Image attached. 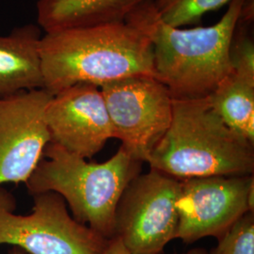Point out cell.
<instances>
[{
  "label": "cell",
  "instance_id": "cell-19",
  "mask_svg": "<svg viewBox=\"0 0 254 254\" xmlns=\"http://www.w3.org/2000/svg\"><path fill=\"white\" fill-rule=\"evenodd\" d=\"M9 254H28L27 253H26L25 251H23L22 249H20L18 247H13L12 249H11V251L9 252Z\"/></svg>",
  "mask_w": 254,
  "mask_h": 254
},
{
  "label": "cell",
  "instance_id": "cell-6",
  "mask_svg": "<svg viewBox=\"0 0 254 254\" xmlns=\"http://www.w3.org/2000/svg\"><path fill=\"white\" fill-rule=\"evenodd\" d=\"M99 88L121 149L134 160L148 162L172 123L171 91L153 75L130 76Z\"/></svg>",
  "mask_w": 254,
  "mask_h": 254
},
{
  "label": "cell",
  "instance_id": "cell-7",
  "mask_svg": "<svg viewBox=\"0 0 254 254\" xmlns=\"http://www.w3.org/2000/svg\"><path fill=\"white\" fill-rule=\"evenodd\" d=\"M181 180L151 170L124 191L115 215L114 237L130 254H161L176 239Z\"/></svg>",
  "mask_w": 254,
  "mask_h": 254
},
{
  "label": "cell",
  "instance_id": "cell-17",
  "mask_svg": "<svg viewBox=\"0 0 254 254\" xmlns=\"http://www.w3.org/2000/svg\"><path fill=\"white\" fill-rule=\"evenodd\" d=\"M102 254H130L123 245L118 237H113L109 240V245Z\"/></svg>",
  "mask_w": 254,
  "mask_h": 254
},
{
  "label": "cell",
  "instance_id": "cell-12",
  "mask_svg": "<svg viewBox=\"0 0 254 254\" xmlns=\"http://www.w3.org/2000/svg\"><path fill=\"white\" fill-rule=\"evenodd\" d=\"M148 0H38L37 21L46 33L125 22Z\"/></svg>",
  "mask_w": 254,
  "mask_h": 254
},
{
  "label": "cell",
  "instance_id": "cell-1",
  "mask_svg": "<svg viewBox=\"0 0 254 254\" xmlns=\"http://www.w3.org/2000/svg\"><path fill=\"white\" fill-rule=\"evenodd\" d=\"M243 2L232 0L224 15L209 27H171L160 19L153 0L139 5L126 22L150 40L154 77L174 99L203 98L232 73L229 47Z\"/></svg>",
  "mask_w": 254,
  "mask_h": 254
},
{
  "label": "cell",
  "instance_id": "cell-8",
  "mask_svg": "<svg viewBox=\"0 0 254 254\" xmlns=\"http://www.w3.org/2000/svg\"><path fill=\"white\" fill-rule=\"evenodd\" d=\"M254 177L209 176L181 180L176 239L192 244L223 236L239 218L254 212Z\"/></svg>",
  "mask_w": 254,
  "mask_h": 254
},
{
  "label": "cell",
  "instance_id": "cell-5",
  "mask_svg": "<svg viewBox=\"0 0 254 254\" xmlns=\"http://www.w3.org/2000/svg\"><path fill=\"white\" fill-rule=\"evenodd\" d=\"M29 215L14 213L16 201L0 187V245L28 254H102L109 240L70 216L64 198L47 191L33 195Z\"/></svg>",
  "mask_w": 254,
  "mask_h": 254
},
{
  "label": "cell",
  "instance_id": "cell-10",
  "mask_svg": "<svg viewBox=\"0 0 254 254\" xmlns=\"http://www.w3.org/2000/svg\"><path fill=\"white\" fill-rule=\"evenodd\" d=\"M50 142L84 159L98 154L113 138L100 88L80 83L54 94L45 111Z\"/></svg>",
  "mask_w": 254,
  "mask_h": 254
},
{
  "label": "cell",
  "instance_id": "cell-16",
  "mask_svg": "<svg viewBox=\"0 0 254 254\" xmlns=\"http://www.w3.org/2000/svg\"><path fill=\"white\" fill-rule=\"evenodd\" d=\"M209 254H254V214L249 212L218 238Z\"/></svg>",
  "mask_w": 254,
  "mask_h": 254
},
{
  "label": "cell",
  "instance_id": "cell-13",
  "mask_svg": "<svg viewBox=\"0 0 254 254\" xmlns=\"http://www.w3.org/2000/svg\"><path fill=\"white\" fill-rule=\"evenodd\" d=\"M206 100L231 130L254 144V80L232 72Z\"/></svg>",
  "mask_w": 254,
  "mask_h": 254
},
{
  "label": "cell",
  "instance_id": "cell-9",
  "mask_svg": "<svg viewBox=\"0 0 254 254\" xmlns=\"http://www.w3.org/2000/svg\"><path fill=\"white\" fill-rule=\"evenodd\" d=\"M53 95L45 89L0 98V187L27 183L50 142L45 111Z\"/></svg>",
  "mask_w": 254,
  "mask_h": 254
},
{
  "label": "cell",
  "instance_id": "cell-3",
  "mask_svg": "<svg viewBox=\"0 0 254 254\" xmlns=\"http://www.w3.org/2000/svg\"><path fill=\"white\" fill-rule=\"evenodd\" d=\"M254 146L222 122L206 97L173 98L172 123L147 163L179 180L254 175Z\"/></svg>",
  "mask_w": 254,
  "mask_h": 254
},
{
  "label": "cell",
  "instance_id": "cell-14",
  "mask_svg": "<svg viewBox=\"0 0 254 254\" xmlns=\"http://www.w3.org/2000/svg\"><path fill=\"white\" fill-rule=\"evenodd\" d=\"M160 19L173 27L200 23L204 14L217 10L232 0H153Z\"/></svg>",
  "mask_w": 254,
  "mask_h": 254
},
{
  "label": "cell",
  "instance_id": "cell-4",
  "mask_svg": "<svg viewBox=\"0 0 254 254\" xmlns=\"http://www.w3.org/2000/svg\"><path fill=\"white\" fill-rule=\"evenodd\" d=\"M141 165L121 148L108 161L94 163L49 142L26 185L32 196L47 191L58 193L76 221L109 240L114 237L120 199L140 173Z\"/></svg>",
  "mask_w": 254,
  "mask_h": 254
},
{
  "label": "cell",
  "instance_id": "cell-18",
  "mask_svg": "<svg viewBox=\"0 0 254 254\" xmlns=\"http://www.w3.org/2000/svg\"><path fill=\"white\" fill-rule=\"evenodd\" d=\"M183 254H209L204 249H193Z\"/></svg>",
  "mask_w": 254,
  "mask_h": 254
},
{
  "label": "cell",
  "instance_id": "cell-15",
  "mask_svg": "<svg viewBox=\"0 0 254 254\" xmlns=\"http://www.w3.org/2000/svg\"><path fill=\"white\" fill-rule=\"evenodd\" d=\"M229 59L233 73L254 80V21L238 17L230 43Z\"/></svg>",
  "mask_w": 254,
  "mask_h": 254
},
{
  "label": "cell",
  "instance_id": "cell-2",
  "mask_svg": "<svg viewBox=\"0 0 254 254\" xmlns=\"http://www.w3.org/2000/svg\"><path fill=\"white\" fill-rule=\"evenodd\" d=\"M40 55L44 89L52 95L80 83L100 87L135 75L154 76L150 40L126 21L47 32Z\"/></svg>",
  "mask_w": 254,
  "mask_h": 254
},
{
  "label": "cell",
  "instance_id": "cell-11",
  "mask_svg": "<svg viewBox=\"0 0 254 254\" xmlns=\"http://www.w3.org/2000/svg\"><path fill=\"white\" fill-rule=\"evenodd\" d=\"M41 27L27 24L0 35V98L44 89Z\"/></svg>",
  "mask_w": 254,
  "mask_h": 254
}]
</instances>
